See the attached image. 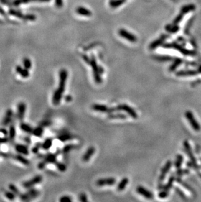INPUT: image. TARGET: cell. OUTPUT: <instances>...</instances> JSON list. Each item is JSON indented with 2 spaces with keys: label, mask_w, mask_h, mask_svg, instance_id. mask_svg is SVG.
Segmentation results:
<instances>
[{
  "label": "cell",
  "mask_w": 201,
  "mask_h": 202,
  "mask_svg": "<svg viewBox=\"0 0 201 202\" xmlns=\"http://www.w3.org/2000/svg\"><path fill=\"white\" fill-rule=\"evenodd\" d=\"M68 72L65 69H61L59 73V85L52 96V104L54 105H58L63 97V92L65 90L67 80Z\"/></svg>",
  "instance_id": "1"
},
{
  "label": "cell",
  "mask_w": 201,
  "mask_h": 202,
  "mask_svg": "<svg viewBox=\"0 0 201 202\" xmlns=\"http://www.w3.org/2000/svg\"><path fill=\"white\" fill-rule=\"evenodd\" d=\"M92 68L93 69V77L94 80H95V83L97 84H100L102 83V79L101 77H100V73L101 72L100 71V69L99 68L98 65H97L96 62V60L95 58V57L92 56L91 58L90 64Z\"/></svg>",
  "instance_id": "2"
},
{
  "label": "cell",
  "mask_w": 201,
  "mask_h": 202,
  "mask_svg": "<svg viewBox=\"0 0 201 202\" xmlns=\"http://www.w3.org/2000/svg\"><path fill=\"white\" fill-rule=\"evenodd\" d=\"M184 148L185 150V152H186L187 156H189V158H190V160H191V162L190 163H188V165H189V166L197 169L198 167H199V166H198V165L197 164L196 158L193 155V152H192L191 147L190 145V144H189L188 141H184Z\"/></svg>",
  "instance_id": "3"
},
{
  "label": "cell",
  "mask_w": 201,
  "mask_h": 202,
  "mask_svg": "<svg viewBox=\"0 0 201 202\" xmlns=\"http://www.w3.org/2000/svg\"><path fill=\"white\" fill-rule=\"evenodd\" d=\"M40 194V192L35 188H29V190L24 194H21L19 197L22 201H30L36 198Z\"/></svg>",
  "instance_id": "4"
},
{
  "label": "cell",
  "mask_w": 201,
  "mask_h": 202,
  "mask_svg": "<svg viewBox=\"0 0 201 202\" xmlns=\"http://www.w3.org/2000/svg\"><path fill=\"white\" fill-rule=\"evenodd\" d=\"M116 111H123L127 113L133 119H137L138 114H137L136 111L133 109L132 107H131L129 105L126 104H120L118 105L116 107H115Z\"/></svg>",
  "instance_id": "5"
},
{
  "label": "cell",
  "mask_w": 201,
  "mask_h": 202,
  "mask_svg": "<svg viewBox=\"0 0 201 202\" xmlns=\"http://www.w3.org/2000/svg\"><path fill=\"white\" fill-rule=\"evenodd\" d=\"M185 116H186V119H187L188 122H190L192 128H193L195 131L199 132L200 130V126L199 125V124L198 123L197 120L195 119V117L191 111H186V112H185Z\"/></svg>",
  "instance_id": "6"
},
{
  "label": "cell",
  "mask_w": 201,
  "mask_h": 202,
  "mask_svg": "<svg viewBox=\"0 0 201 202\" xmlns=\"http://www.w3.org/2000/svg\"><path fill=\"white\" fill-rule=\"evenodd\" d=\"M42 180V177L41 175H36L34 177H33L32 179H31L29 180H27V181L24 182L22 185L24 186V188L29 189L32 188L33 186H34L36 185H38V184L41 183Z\"/></svg>",
  "instance_id": "7"
},
{
  "label": "cell",
  "mask_w": 201,
  "mask_h": 202,
  "mask_svg": "<svg viewBox=\"0 0 201 202\" xmlns=\"http://www.w3.org/2000/svg\"><path fill=\"white\" fill-rule=\"evenodd\" d=\"M92 109L94 111L102 113H108L109 114L113 113L114 111H116L115 107L109 108L107 106H106V105L101 104H94L92 105Z\"/></svg>",
  "instance_id": "8"
},
{
  "label": "cell",
  "mask_w": 201,
  "mask_h": 202,
  "mask_svg": "<svg viewBox=\"0 0 201 202\" xmlns=\"http://www.w3.org/2000/svg\"><path fill=\"white\" fill-rule=\"evenodd\" d=\"M26 105L24 102H20L17 106V118L20 121H22L25 116Z\"/></svg>",
  "instance_id": "9"
},
{
  "label": "cell",
  "mask_w": 201,
  "mask_h": 202,
  "mask_svg": "<svg viewBox=\"0 0 201 202\" xmlns=\"http://www.w3.org/2000/svg\"><path fill=\"white\" fill-rule=\"evenodd\" d=\"M116 182L115 178L114 177H108V178H103V179H100L97 180L96 183L97 185L99 186H103L105 185H114Z\"/></svg>",
  "instance_id": "10"
},
{
  "label": "cell",
  "mask_w": 201,
  "mask_h": 202,
  "mask_svg": "<svg viewBox=\"0 0 201 202\" xmlns=\"http://www.w3.org/2000/svg\"><path fill=\"white\" fill-rule=\"evenodd\" d=\"M136 192L137 193H139V194H141L146 199H148V200H151V199L154 198L153 194H152L150 191H149L148 190L145 188L144 187H143L142 186H139L138 187L136 188Z\"/></svg>",
  "instance_id": "11"
},
{
  "label": "cell",
  "mask_w": 201,
  "mask_h": 202,
  "mask_svg": "<svg viewBox=\"0 0 201 202\" xmlns=\"http://www.w3.org/2000/svg\"><path fill=\"white\" fill-rule=\"evenodd\" d=\"M171 167H172V162L170 160H168L166 162L165 165H164L163 167L162 168V170H161L160 177H159V182L161 183L163 182V180L165 179L166 175L169 172Z\"/></svg>",
  "instance_id": "12"
},
{
  "label": "cell",
  "mask_w": 201,
  "mask_h": 202,
  "mask_svg": "<svg viewBox=\"0 0 201 202\" xmlns=\"http://www.w3.org/2000/svg\"><path fill=\"white\" fill-rule=\"evenodd\" d=\"M13 115L14 113L13 110L11 109H9L6 111L5 115L2 121V125L4 126H7L10 124L11 122H12V120H13Z\"/></svg>",
  "instance_id": "13"
},
{
  "label": "cell",
  "mask_w": 201,
  "mask_h": 202,
  "mask_svg": "<svg viewBox=\"0 0 201 202\" xmlns=\"http://www.w3.org/2000/svg\"><path fill=\"white\" fill-rule=\"evenodd\" d=\"M119 34L122 37L126 39V40L130 42H132V43H135L136 41V38L135 36L131 34V33L127 32L124 29H121L119 31Z\"/></svg>",
  "instance_id": "14"
},
{
  "label": "cell",
  "mask_w": 201,
  "mask_h": 202,
  "mask_svg": "<svg viewBox=\"0 0 201 202\" xmlns=\"http://www.w3.org/2000/svg\"><path fill=\"white\" fill-rule=\"evenodd\" d=\"M15 150L17 152L22 155H28L29 150L28 148L22 144H16L14 146Z\"/></svg>",
  "instance_id": "15"
},
{
  "label": "cell",
  "mask_w": 201,
  "mask_h": 202,
  "mask_svg": "<svg viewBox=\"0 0 201 202\" xmlns=\"http://www.w3.org/2000/svg\"><path fill=\"white\" fill-rule=\"evenodd\" d=\"M95 151V149L94 147H90L86 150V152L84 153V155L82 157V160L84 162H87L92 157L94 152Z\"/></svg>",
  "instance_id": "16"
},
{
  "label": "cell",
  "mask_w": 201,
  "mask_h": 202,
  "mask_svg": "<svg viewBox=\"0 0 201 202\" xmlns=\"http://www.w3.org/2000/svg\"><path fill=\"white\" fill-rule=\"evenodd\" d=\"M200 73V71H194V70H188V71H179L176 73V76L178 77H186V76H194Z\"/></svg>",
  "instance_id": "17"
},
{
  "label": "cell",
  "mask_w": 201,
  "mask_h": 202,
  "mask_svg": "<svg viewBox=\"0 0 201 202\" xmlns=\"http://www.w3.org/2000/svg\"><path fill=\"white\" fill-rule=\"evenodd\" d=\"M43 161L46 163V164H55L57 162V154H48L45 156Z\"/></svg>",
  "instance_id": "18"
},
{
  "label": "cell",
  "mask_w": 201,
  "mask_h": 202,
  "mask_svg": "<svg viewBox=\"0 0 201 202\" xmlns=\"http://www.w3.org/2000/svg\"><path fill=\"white\" fill-rule=\"evenodd\" d=\"M17 73L19 74L22 78H27L29 76V69H27L25 68L21 67L20 65H17L16 68Z\"/></svg>",
  "instance_id": "19"
},
{
  "label": "cell",
  "mask_w": 201,
  "mask_h": 202,
  "mask_svg": "<svg viewBox=\"0 0 201 202\" xmlns=\"http://www.w3.org/2000/svg\"><path fill=\"white\" fill-rule=\"evenodd\" d=\"M169 47H172L174 48H175L176 49H177L181 53H182L183 54H185V55H194V54H195V52H193V51L188 50L187 49H184V48L180 47V46H179V45H176V44H174L172 46H169Z\"/></svg>",
  "instance_id": "20"
},
{
  "label": "cell",
  "mask_w": 201,
  "mask_h": 202,
  "mask_svg": "<svg viewBox=\"0 0 201 202\" xmlns=\"http://www.w3.org/2000/svg\"><path fill=\"white\" fill-rule=\"evenodd\" d=\"M14 158L16 160L25 165H29L30 164L29 160H27L26 158L24 157V156H22V155H20H20H15L14 156Z\"/></svg>",
  "instance_id": "21"
},
{
  "label": "cell",
  "mask_w": 201,
  "mask_h": 202,
  "mask_svg": "<svg viewBox=\"0 0 201 202\" xmlns=\"http://www.w3.org/2000/svg\"><path fill=\"white\" fill-rule=\"evenodd\" d=\"M20 129H22L23 132H26V133H27V134H32L33 128L30 125L24 123V122H22V123L20 124Z\"/></svg>",
  "instance_id": "22"
},
{
  "label": "cell",
  "mask_w": 201,
  "mask_h": 202,
  "mask_svg": "<svg viewBox=\"0 0 201 202\" xmlns=\"http://www.w3.org/2000/svg\"><path fill=\"white\" fill-rule=\"evenodd\" d=\"M128 183H129V179H128L127 178H126V177H124L123 179L121 180V181L120 182V183L118 184L117 190L118 191L123 190L126 188V186L128 185Z\"/></svg>",
  "instance_id": "23"
},
{
  "label": "cell",
  "mask_w": 201,
  "mask_h": 202,
  "mask_svg": "<svg viewBox=\"0 0 201 202\" xmlns=\"http://www.w3.org/2000/svg\"><path fill=\"white\" fill-rule=\"evenodd\" d=\"M15 136H16V128L14 124H11L9 128V139L11 142H13L14 140Z\"/></svg>",
  "instance_id": "24"
},
{
  "label": "cell",
  "mask_w": 201,
  "mask_h": 202,
  "mask_svg": "<svg viewBox=\"0 0 201 202\" xmlns=\"http://www.w3.org/2000/svg\"><path fill=\"white\" fill-rule=\"evenodd\" d=\"M175 180H176V179H175L174 177V176L170 177L169 178L168 182H167L166 185L163 186V190H164L167 191V192L170 191V190L171 189L172 187L173 183H174V182L175 181Z\"/></svg>",
  "instance_id": "25"
},
{
  "label": "cell",
  "mask_w": 201,
  "mask_h": 202,
  "mask_svg": "<svg viewBox=\"0 0 201 202\" xmlns=\"http://www.w3.org/2000/svg\"><path fill=\"white\" fill-rule=\"evenodd\" d=\"M52 146V139L51 138H47L43 143H42L41 148L44 150H47L51 148Z\"/></svg>",
  "instance_id": "26"
},
{
  "label": "cell",
  "mask_w": 201,
  "mask_h": 202,
  "mask_svg": "<svg viewBox=\"0 0 201 202\" xmlns=\"http://www.w3.org/2000/svg\"><path fill=\"white\" fill-rule=\"evenodd\" d=\"M77 13L80 15H83V16L86 17H90L91 15V13L89 10H88L87 9L82 7H79L77 8Z\"/></svg>",
  "instance_id": "27"
},
{
  "label": "cell",
  "mask_w": 201,
  "mask_h": 202,
  "mask_svg": "<svg viewBox=\"0 0 201 202\" xmlns=\"http://www.w3.org/2000/svg\"><path fill=\"white\" fill-rule=\"evenodd\" d=\"M43 132L44 129L42 126H37V127L33 129L32 134L36 137H41L42 135V134H43Z\"/></svg>",
  "instance_id": "28"
},
{
  "label": "cell",
  "mask_w": 201,
  "mask_h": 202,
  "mask_svg": "<svg viewBox=\"0 0 201 202\" xmlns=\"http://www.w3.org/2000/svg\"><path fill=\"white\" fill-rule=\"evenodd\" d=\"M9 14L12 15V16H14L17 18H20V19H22L23 20L24 19V17H25V14H24L22 13H20V12L18 11L17 10H14V9L9 10Z\"/></svg>",
  "instance_id": "29"
},
{
  "label": "cell",
  "mask_w": 201,
  "mask_h": 202,
  "mask_svg": "<svg viewBox=\"0 0 201 202\" xmlns=\"http://www.w3.org/2000/svg\"><path fill=\"white\" fill-rule=\"evenodd\" d=\"M108 119H126L127 116L124 114H112L111 113L108 115Z\"/></svg>",
  "instance_id": "30"
},
{
  "label": "cell",
  "mask_w": 201,
  "mask_h": 202,
  "mask_svg": "<svg viewBox=\"0 0 201 202\" xmlns=\"http://www.w3.org/2000/svg\"><path fill=\"white\" fill-rule=\"evenodd\" d=\"M182 60L179 59V58H176L174 60V62H173V64L171 65V66H170V68H169L170 71H174L175 69L182 64Z\"/></svg>",
  "instance_id": "31"
},
{
  "label": "cell",
  "mask_w": 201,
  "mask_h": 202,
  "mask_svg": "<svg viewBox=\"0 0 201 202\" xmlns=\"http://www.w3.org/2000/svg\"><path fill=\"white\" fill-rule=\"evenodd\" d=\"M57 139L60 141H62V142H65V141L71 140L72 139V136L70 134H65L59 135V136H57Z\"/></svg>",
  "instance_id": "32"
},
{
  "label": "cell",
  "mask_w": 201,
  "mask_h": 202,
  "mask_svg": "<svg viewBox=\"0 0 201 202\" xmlns=\"http://www.w3.org/2000/svg\"><path fill=\"white\" fill-rule=\"evenodd\" d=\"M183 161H184V157H183L182 155H178L177 157H176V160L175 162V167L177 170L181 168Z\"/></svg>",
  "instance_id": "33"
},
{
  "label": "cell",
  "mask_w": 201,
  "mask_h": 202,
  "mask_svg": "<svg viewBox=\"0 0 201 202\" xmlns=\"http://www.w3.org/2000/svg\"><path fill=\"white\" fill-rule=\"evenodd\" d=\"M195 8V7L194 5H186V6H185V7H184L182 8V9L181 11V13L182 14L184 15V14H185L186 13H187L188 12L194 10Z\"/></svg>",
  "instance_id": "34"
},
{
  "label": "cell",
  "mask_w": 201,
  "mask_h": 202,
  "mask_svg": "<svg viewBox=\"0 0 201 202\" xmlns=\"http://www.w3.org/2000/svg\"><path fill=\"white\" fill-rule=\"evenodd\" d=\"M54 164L55 165H56V167H57V170L60 171H62V172H64V171H66V169H67L66 165L64 164H63V163L56 162Z\"/></svg>",
  "instance_id": "35"
},
{
  "label": "cell",
  "mask_w": 201,
  "mask_h": 202,
  "mask_svg": "<svg viewBox=\"0 0 201 202\" xmlns=\"http://www.w3.org/2000/svg\"><path fill=\"white\" fill-rule=\"evenodd\" d=\"M9 188L11 192H13L14 194H16V196H20L21 194L19 190H18V188L14 185H13V184H10V185H9Z\"/></svg>",
  "instance_id": "36"
},
{
  "label": "cell",
  "mask_w": 201,
  "mask_h": 202,
  "mask_svg": "<svg viewBox=\"0 0 201 202\" xmlns=\"http://www.w3.org/2000/svg\"><path fill=\"white\" fill-rule=\"evenodd\" d=\"M31 1H33V0H14V1L12 3V5H13L14 6H19L22 4H26Z\"/></svg>",
  "instance_id": "37"
},
{
  "label": "cell",
  "mask_w": 201,
  "mask_h": 202,
  "mask_svg": "<svg viewBox=\"0 0 201 202\" xmlns=\"http://www.w3.org/2000/svg\"><path fill=\"white\" fill-rule=\"evenodd\" d=\"M23 64H24V67L27 69H30L32 68V62L28 58H24Z\"/></svg>",
  "instance_id": "38"
},
{
  "label": "cell",
  "mask_w": 201,
  "mask_h": 202,
  "mask_svg": "<svg viewBox=\"0 0 201 202\" xmlns=\"http://www.w3.org/2000/svg\"><path fill=\"white\" fill-rule=\"evenodd\" d=\"M5 196L9 200H14L15 198H16V194H14L13 192L10 191H5Z\"/></svg>",
  "instance_id": "39"
},
{
  "label": "cell",
  "mask_w": 201,
  "mask_h": 202,
  "mask_svg": "<svg viewBox=\"0 0 201 202\" xmlns=\"http://www.w3.org/2000/svg\"><path fill=\"white\" fill-rule=\"evenodd\" d=\"M176 180H177V182H178V183H180L181 185H182L183 186H184V188H186V189L187 190L190 191L191 192H193V189H192V188L190 187V186H189L188 185H187L186 183H184V182H183V180H182V179H176Z\"/></svg>",
  "instance_id": "40"
},
{
  "label": "cell",
  "mask_w": 201,
  "mask_h": 202,
  "mask_svg": "<svg viewBox=\"0 0 201 202\" xmlns=\"http://www.w3.org/2000/svg\"><path fill=\"white\" fill-rule=\"evenodd\" d=\"M124 2L125 0H115V1H113L111 3V5L113 7H116L120 5L123 4V3Z\"/></svg>",
  "instance_id": "41"
},
{
  "label": "cell",
  "mask_w": 201,
  "mask_h": 202,
  "mask_svg": "<svg viewBox=\"0 0 201 202\" xmlns=\"http://www.w3.org/2000/svg\"><path fill=\"white\" fill-rule=\"evenodd\" d=\"M74 147L75 146L73 145V144H67V145H66L63 147L62 151L64 154H67L70 152V150H72L73 148H74Z\"/></svg>",
  "instance_id": "42"
},
{
  "label": "cell",
  "mask_w": 201,
  "mask_h": 202,
  "mask_svg": "<svg viewBox=\"0 0 201 202\" xmlns=\"http://www.w3.org/2000/svg\"><path fill=\"white\" fill-rule=\"evenodd\" d=\"M189 171L188 170H182L181 168L178 169V170L176 171V175H177L178 176H182L184 174H187L189 173Z\"/></svg>",
  "instance_id": "43"
},
{
  "label": "cell",
  "mask_w": 201,
  "mask_h": 202,
  "mask_svg": "<svg viewBox=\"0 0 201 202\" xmlns=\"http://www.w3.org/2000/svg\"><path fill=\"white\" fill-rule=\"evenodd\" d=\"M35 19H36V17L34 14H25V17H24V20H29V21H34Z\"/></svg>",
  "instance_id": "44"
},
{
  "label": "cell",
  "mask_w": 201,
  "mask_h": 202,
  "mask_svg": "<svg viewBox=\"0 0 201 202\" xmlns=\"http://www.w3.org/2000/svg\"><path fill=\"white\" fill-rule=\"evenodd\" d=\"M41 145H42V143H37L32 149V152L35 153V154L37 153L39 150V149H40L41 147Z\"/></svg>",
  "instance_id": "45"
},
{
  "label": "cell",
  "mask_w": 201,
  "mask_h": 202,
  "mask_svg": "<svg viewBox=\"0 0 201 202\" xmlns=\"http://www.w3.org/2000/svg\"><path fill=\"white\" fill-rule=\"evenodd\" d=\"M60 202H71L72 199L69 196H63L60 199Z\"/></svg>",
  "instance_id": "46"
},
{
  "label": "cell",
  "mask_w": 201,
  "mask_h": 202,
  "mask_svg": "<svg viewBox=\"0 0 201 202\" xmlns=\"http://www.w3.org/2000/svg\"><path fill=\"white\" fill-rule=\"evenodd\" d=\"M155 59H157V60H159L161 62H165V61H169V60H171V58L169 56H157L155 57Z\"/></svg>",
  "instance_id": "47"
},
{
  "label": "cell",
  "mask_w": 201,
  "mask_h": 202,
  "mask_svg": "<svg viewBox=\"0 0 201 202\" xmlns=\"http://www.w3.org/2000/svg\"><path fill=\"white\" fill-rule=\"evenodd\" d=\"M169 195V192L164 190L163 191H161L159 192V194H158V196H159L160 198H165L167 196H168Z\"/></svg>",
  "instance_id": "48"
},
{
  "label": "cell",
  "mask_w": 201,
  "mask_h": 202,
  "mask_svg": "<svg viewBox=\"0 0 201 202\" xmlns=\"http://www.w3.org/2000/svg\"><path fill=\"white\" fill-rule=\"evenodd\" d=\"M78 200H80V201H82V202L88 201V198H87L86 195L85 194H83V193H82V194H80V196H79Z\"/></svg>",
  "instance_id": "49"
},
{
  "label": "cell",
  "mask_w": 201,
  "mask_h": 202,
  "mask_svg": "<svg viewBox=\"0 0 201 202\" xmlns=\"http://www.w3.org/2000/svg\"><path fill=\"white\" fill-rule=\"evenodd\" d=\"M9 139L7 138V137H0V144L7 143L9 142Z\"/></svg>",
  "instance_id": "50"
},
{
  "label": "cell",
  "mask_w": 201,
  "mask_h": 202,
  "mask_svg": "<svg viewBox=\"0 0 201 202\" xmlns=\"http://www.w3.org/2000/svg\"><path fill=\"white\" fill-rule=\"evenodd\" d=\"M183 16H184V14H182V13H180V14H179L178 16L177 17H176V20H174V23L175 24H178V22H180V21H181L182 19Z\"/></svg>",
  "instance_id": "51"
},
{
  "label": "cell",
  "mask_w": 201,
  "mask_h": 202,
  "mask_svg": "<svg viewBox=\"0 0 201 202\" xmlns=\"http://www.w3.org/2000/svg\"><path fill=\"white\" fill-rule=\"evenodd\" d=\"M46 165H47L46 163L44 161H42L38 164V168L40 169V170H42L46 167Z\"/></svg>",
  "instance_id": "52"
},
{
  "label": "cell",
  "mask_w": 201,
  "mask_h": 202,
  "mask_svg": "<svg viewBox=\"0 0 201 202\" xmlns=\"http://www.w3.org/2000/svg\"><path fill=\"white\" fill-rule=\"evenodd\" d=\"M55 2L57 7H62L63 6V0H55Z\"/></svg>",
  "instance_id": "53"
},
{
  "label": "cell",
  "mask_w": 201,
  "mask_h": 202,
  "mask_svg": "<svg viewBox=\"0 0 201 202\" xmlns=\"http://www.w3.org/2000/svg\"><path fill=\"white\" fill-rule=\"evenodd\" d=\"M175 190H176V192H177L178 194H179V195H180V196H182V197L183 198H185L184 196H185L184 195V193H183V192H182V190H179V188H175Z\"/></svg>",
  "instance_id": "54"
},
{
  "label": "cell",
  "mask_w": 201,
  "mask_h": 202,
  "mask_svg": "<svg viewBox=\"0 0 201 202\" xmlns=\"http://www.w3.org/2000/svg\"><path fill=\"white\" fill-rule=\"evenodd\" d=\"M82 58H83L84 60L87 63V64H90L91 60L89 58H88V57L86 55H83V56H82Z\"/></svg>",
  "instance_id": "55"
},
{
  "label": "cell",
  "mask_w": 201,
  "mask_h": 202,
  "mask_svg": "<svg viewBox=\"0 0 201 202\" xmlns=\"http://www.w3.org/2000/svg\"><path fill=\"white\" fill-rule=\"evenodd\" d=\"M167 30H168V31L171 32H176L178 30V26H174V28H169Z\"/></svg>",
  "instance_id": "56"
},
{
  "label": "cell",
  "mask_w": 201,
  "mask_h": 202,
  "mask_svg": "<svg viewBox=\"0 0 201 202\" xmlns=\"http://www.w3.org/2000/svg\"><path fill=\"white\" fill-rule=\"evenodd\" d=\"M0 133H2L5 135H7L8 132H7V129H6L5 128H0Z\"/></svg>",
  "instance_id": "57"
},
{
  "label": "cell",
  "mask_w": 201,
  "mask_h": 202,
  "mask_svg": "<svg viewBox=\"0 0 201 202\" xmlns=\"http://www.w3.org/2000/svg\"><path fill=\"white\" fill-rule=\"evenodd\" d=\"M0 1H1V3H4V4L7 5L12 4H11V2H10V1H9V0H0Z\"/></svg>",
  "instance_id": "58"
},
{
  "label": "cell",
  "mask_w": 201,
  "mask_h": 202,
  "mask_svg": "<svg viewBox=\"0 0 201 202\" xmlns=\"http://www.w3.org/2000/svg\"><path fill=\"white\" fill-rule=\"evenodd\" d=\"M0 14L2 15V16H4V17H6V15H7V14H6V13H5V11L1 7H0Z\"/></svg>",
  "instance_id": "59"
},
{
  "label": "cell",
  "mask_w": 201,
  "mask_h": 202,
  "mask_svg": "<svg viewBox=\"0 0 201 202\" xmlns=\"http://www.w3.org/2000/svg\"><path fill=\"white\" fill-rule=\"evenodd\" d=\"M65 101H67V102H69L70 101H71V99H72V98H71V96H65Z\"/></svg>",
  "instance_id": "60"
},
{
  "label": "cell",
  "mask_w": 201,
  "mask_h": 202,
  "mask_svg": "<svg viewBox=\"0 0 201 202\" xmlns=\"http://www.w3.org/2000/svg\"><path fill=\"white\" fill-rule=\"evenodd\" d=\"M24 140L27 143H29V144L30 143H31V139H30L29 137H24Z\"/></svg>",
  "instance_id": "61"
},
{
  "label": "cell",
  "mask_w": 201,
  "mask_h": 202,
  "mask_svg": "<svg viewBox=\"0 0 201 202\" xmlns=\"http://www.w3.org/2000/svg\"><path fill=\"white\" fill-rule=\"evenodd\" d=\"M50 1V0H37V1H39V2H48Z\"/></svg>",
  "instance_id": "62"
},
{
  "label": "cell",
  "mask_w": 201,
  "mask_h": 202,
  "mask_svg": "<svg viewBox=\"0 0 201 202\" xmlns=\"http://www.w3.org/2000/svg\"><path fill=\"white\" fill-rule=\"evenodd\" d=\"M33 1H37V0H33Z\"/></svg>",
  "instance_id": "63"
}]
</instances>
